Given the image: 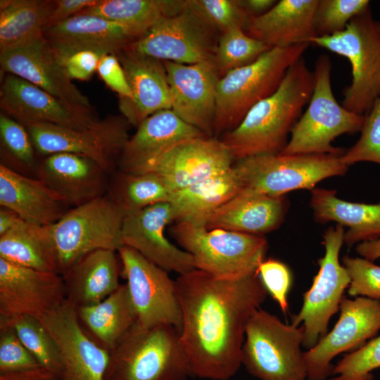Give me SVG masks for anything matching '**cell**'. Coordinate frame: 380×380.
<instances>
[{"instance_id":"cell-31","label":"cell","mask_w":380,"mask_h":380,"mask_svg":"<svg viewBox=\"0 0 380 380\" xmlns=\"http://www.w3.org/2000/svg\"><path fill=\"white\" fill-rule=\"evenodd\" d=\"M310 205L316 221L335 222L348 228L344 234L348 247L380 239V203L346 201L336 196V190L315 187Z\"/></svg>"},{"instance_id":"cell-39","label":"cell","mask_w":380,"mask_h":380,"mask_svg":"<svg viewBox=\"0 0 380 380\" xmlns=\"http://www.w3.org/2000/svg\"><path fill=\"white\" fill-rule=\"evenodd\" d=\"M0 319L11 326L42 367L61 376L63 366L58 346L39 319L23 315Z\"/></svg>"},{"instance_id":"cell-18","label":"cell","mask_w":380,"mask_h":380,"mask_svg":"<svg viewBox=\"0 0 380 380\" xmlns=\"http://www.w3.org/2000/svg\"><path fill=\"white\" fill-rule=\"evenodd\" d=\"M163 63L171 110L186 123L208 137H214L217 89L221 78L214 63Z\"/></svg>"},{"instance_id":"cell-30","label":"cell","mask_w":380,"mask_h":380,"mask_svg":"<svg viewBox=\"0 0 380 380\" xmlns=\"http://www.w3.org/2000/svg\"><path fill=\"white\" fill-rule=\"evenodd\" d=\"M319 0H281L267 12L251 17L246 33L270 47L308 43L317 37L315 14Z\"/></svg>"},{"instance_id":"cell-11","label":"cell","mask_w":380,"mask_h":380,"mask_svg":"<svg viewBox=\"0 0 380 380\" xmlns=\"http://www.w3.org/2000/svg\"><path fill=\"white\" fill-rule=\"evenodd\" d=\"M220 33L188 0L175 15L163 17L131 49L163 61L182 64L213 62Z\"/></svg>"},{"instance_id":"cell-22","label":"cell","mask_w":380,"mask_h":380,"mask_svg":"<svg viewBox=\"0 0 380 380\" xmlns=\"http://www.w3.org/2000/svg\"><path fill=\"white\" fill-rule=\"evenodd\" d=\"M65 290L61 274L11 263L0 258V316L39 318L60 305Z\"/></svg>"},{"instance_id":"cell-19","label":"cell","mask_w":380,"mask_h":380,"mask_svg":"<svg viewBox=\"0 0 380 380\" xmlns=\"http://www.w3.org/2000/svg\"><path fill=\"white\" fill-rule=\"evenodd\" d=\"M1 70L16 75L69 103L91 108L87 96L72 82L63 62L38 36L0 51Z\"/></svg>"},{"instance_id":"cell-13","label":"cell","mask_w":380,"mask_h":380,"mask_svg":"<svg viewBox=\"0 0 380 380\" xmlns=\"http://www.w3.org/2000/svg\"><path fill=\"white\" fill-rule=\"evenodd\" d=\"M21 123V122H20ZM28 131L40 156L72 153L87 156L108 173L115 172L129 138L130 125L122 116L101 120L85 129H74L43 122L22 123Z\"/></svg>"},{"instance_id":"cell-7","label":"cell","mask_w":380,"mask_h":380,"mask_svg":"<svg viewBox=\"0 0 380 380\" xmlns=\"http://www.w3.org/2000/svg\"><path fill=\"white\" fill-rule=\"evenodd\" d=\"M304 329L258 308L246 324L241 362L260 380H307L301 351Z\"/></svg>"},{"instance_id":"cell-34","label":"cell","mask_w":380,"mask_h":380,"mask_svg":"<svg viewBox=\"0 0 380 380\" xmlns=\"http://www.w3.org/2000/svg\"><path fill=\"white\" fill-rule=\"evenodd\" d=\"M0 258L17 265L59 274L49 226L33 224L21 218L0 236Z\"/></svg>"},{"instance_id":"cell-55","label":"cell","mask_w":380,"mask_h":380,"mask_svg":"<svg viewBox=\"0 0 380 380\" xmlns=\"http://www.w3.org/2000/svg\"><path fill=\"white\" fill-rule=\"evenodd\" d=\"M376 27H377L378 32H379V33L380 34V23L376 22Z\"/></svg>"},{"instance_id":"cell-9","label":"cell","mask_w":380,"mask_h":380,"mask_svg":"<svg viewBox=\"0 0 380 380\" xmlns=\"http://www.w3.org/2000/svg\"><path fill=\"white\" fill-rule=\"evenodd\" d=\"M125 213L106 194L71 208L49 226L58 273L61 275L82 255L98 249L118 251L123 246L122 226Z\"/></svg>"},{"instance_id":"cell-36","label":"cell","mask_w":380,"mask_h":380,"mask_svg":"<svg viewBox=\"0 0 380 380\" xmlns=\"http://www.w3.org/2000/svg\"><path fill=\"white\" fill-rule=\"evenodd\" d=\"M56 0H1L0 51L42 35Z\"/></svg>"},{"instance_id":"cell-17","label":"cell","mask_w":380,"mask_h":380,"mask_svg":"<svg viewBox=\"0 0 380 380\" xmlns=\"http://www.w3.org/2000/svg\"><path fill=\"white\" fill-rule=\"evenodd\" d=\"M3 113L21 123L43 122L85 129L99 120L91 108L73 105L14 75L6 73L0 88Z\"/></svg>"},{"instance_id":"cell-1","label":"cell","mask_w":380,"mask_h":380,"mask_svg":"<svg viewBox=\"0 0 380 380\" xmlns=\"http://www.w3.org/2000/svg\"><path fill=\"white\" fill-rule=\"evenodd\" d=\"M182 311L180 341L192 375L228 380L242 365L248 319L266 299L258 274L222 279L194 269L175 280Z\"/></svg>"},{"instance_id":"cell-49","label":"cell","mask_w":380,"mask_h":380,"mask_svg":"<svg viewBox=\"0 0 380 380\" xmlns=\"http://www.w3.org/2000/svg\"><path fill=\"white\" fill-rule=\"evenodd\" d=\"M101 56L93 51H80L67 58L63 64L71 79L87 80L97 70Z\"/></svg>"},{"instance_id":"cell-35","label":"cell","mask_w":380,"mask_h":380,"mask_svg":"<svg viewBox=\"0 0 380 380\" xmlns=\"http://www.w3.org/2000/svg\"><path fill=\"white\" fill-rule=\"evenodd\" d=\"M187 2L188 0H99L77 14L94 15L116 23L140 38L163 17L182 11Z\"/></svg>"},{"instance_id":"cell-54","label":"cell","mask_w":380,"mask_h":380,"mask_svg":"<svg viewBox=\"0 0 380 380\" xmlns=\"http://www.w3.org/2000/svg\"><path fill=\"white\" fill-rule=\"evenodd\" d=\"M19 215L6 207L1 206L0 208V236L9 231L18 221Z\"/></svg>"},{"instance_id":"cell-26","label":"cell","mask_w":380,"mask_h":380,"mask_svg":"<svg viewBox=\"0 0 380 380\" xmlns=\"http://www.w3.org/2000/svg\"><path fill=\"white\" fill-rule=\"evenodd\" d=\"M125 72L133 99L121 108L123 116L137 127L148 116L171 109V98L164 63L128 46L115 55Z\"/></svg>"},{"instance_id":"cell-16","label":"cell","mask_w":380,"mask_h":380,"mask_svg":"<svg viewBox=\"0 0 380 380\" xmlns=\"http://www.w3.org/2000/svg\"><path fill=\"white\" fill-rule=\"evenodd\" d=\"M38 319L58 346L63 380H104L110 350L86 334L73 304L65 298Z\"/></svg>"},{"instance_id":"cell-47","label":"cell","mask_w":380,"mask_h":380,"mask_svg":"<svg viewBox=\"0 0 380 380\" xmlns=\"http://www.w3.org/2000/svg\"><path fill=\"white\" fill-rule=\"evenodd\" d=\"M258 276L267 293L286 314L289 309L288 294L291 287L292 276L284 262L270 258L263 260L258 269Z\"/></svg>"},{"instance_id":"cell-14","label":"cell","mask_w":380,"mask_h":380,"mask_svg":"<svg viewBox=\"0 0 380 380\" xmlns=\"http://www.w3.org/2000/svg\"><path fill=\"white\" fill-rule=\"evenodd\" d=\"M118 253L136 312V324L142 329L171 325L180 333L182 315L175 281L130 247L123 246Z\"/></svg>"},{"instance_id":"cell-40","label":"cell","mask_w":380,"mask_h":380,"mask_svg":"<svg viewBox=\"0 0 380 380\" xmlns=\"http://www.w3.org/2000/svg\"><path fill=\"white\" fill-rule=\"evenodd\" d=\"M272 49L248 35L241 27H232L220 34L215 66L222 77L227 72L247 65Z\"/></svg>"},{"instance_id":"cell-53","label":"cell","mask_w":380,"mask_h":380,"mask_svg":"<svg viewBox=\"0 0 380 380\" xmlns=\"http://www.w3.org/2000/svg\"><path fill=\"white\" fill-rule=\"evenodd\" d=\"M355 251L362 258L370 261L380 258V239L357 244Z\"/></svg>"},{"instance_id":"cell-10","label":"cell","mask_w":380,"mask_h":380,"mask_svg":"<svg viewBox=\"0 0 380 380\" xmlns=\"http://www.w3.org/2000/svg\"><path fill=\"white\" fill-rule=\"evenodd\" d=\"M331 154H266L234 162L243 189L284 196L300 189L312 190L319 182L343 175L348 167Z\"/></svg>"},{"instance_id":"cell-21","label":"cell","mask_w":380,"mask_h":380,"mask_svg":"<svg viewBox=\"0 0 380 380\" xmlns=\"http://www.w3.org/2000/svg\"><path fill=\"white\" fill-rule=\"evenodd\" d=\"M175 222L169 202L159 203L125 215L123 246L130 247L167 272L180 274L195 269L193 258L165 236L166 226Z\"/></svg>"},{"instance_id":"cell-45","label":"cell","mask_w":380,"mask_h":380,"mask_svg":"<svg viewBox=\"0 0 380 380\" xmlns=\"http://www.w3.org/2000/svg\"><path fill=\"white\" fill-rule=\"evenodd\" d=\"M342 264L350 282L347 289L350 297H366L380 300V266L364 258L346 255Z\"/></svg>"},{"instance_id":"cell-6","label":"cell","mask_w":380,"mask_h":380,"mask_svg":"<svg viewBox=\"0 0 380 380\" xmlns=\"http://www.w3.org/2000/svg\"><path fill=\"white\" fill-rule=\"evenodd\" d=\"M170 234L182 249L191 255L195 269L222 279L258 274L267 249L263 236L208 229L187 222H175Z\"/></svg>"},{"instance_id":"cell-42","label":"cell","mask_w":380,"mask_h":380,"mask_svg":"<svg viewBox=\"0 0 380 380\" xmlns=\"http://www.w3.org/2000/svg\"><path fill=\"white\" fill-rule=\"evenodd\" d=\"M380 367V335L345 355L334 367L330 380H372V372Z\"/></svg>"},{"instance_id":"cell-8","label":"cell","mask_w":380,"mask_h":380,"mask_svg":"<svg viewBox=\"0 0 380 380\" xmlns=\"http://www.w3.org/2000/svg\"><path fill=\"white\" fill-rule=\"evenodd\" d=\"M309 44L349 61L352 80L343 91L342 105L365 115L380 96V34L370 8L353 18L343 30L313 37Z\"/></svg>"},{"instance_id":"cell-25","label":"cell","mask_w":380,"mask_h":380,"mask_svg":"<svg viewBox=\"0 0 380 380\" xmlns=\"http://www.w3.org/2000/svg\"><path fill=\"white\" fill-rule=\"evenodd\" d=\"M207 136L186 123L171 109L162 110L148 116L129 137L119 158V171L144 172L156 158L178 143Z\"/></svg>"},{"instance_id":"cell-52","label":"cell","mask_w":380,"mask_h":380,"mask_svg":"<svg viewBox=\"0 0 380 380\" xmlns=\"http://www.w3.org/2000/svg\"><path fill=\"white\" fill-rule=\"evenodd\" d=\"M241 8L251 17L263 15L277 3L274 0H238Z\"/></svg>"},{"instance_id":"cell-12","label":"cell","mask_w":380,"mask_h":380,"mask_svg":"<svg viewBox=\"0 0 380 380\" xmlns=\"http://www.w3.org/2000/svg\"><path fill=\"white\" fill-rule=\"evenodd\" d=\"M345 232L338 224L325 231L322 242L325 252L318 260L319 271L303 295L300 311L292 317L291 324H302L303 327L302 346L307 350L327 334L329 320L339 311L343 293L350 282L346 269L339 261Z\"/></svg>"},{"instance_id":"cell-46","label":"cell","mask_w":380,"mask_h":380,"mask_svg":"<svg viewBox=\"0 0 380 380\" xmlns=\"http://www.w3.org/2000/svg\"><path fill=\"white\" fill-rule=\"evenodd\" d=\"M194 6L221 34L232 27L246 30L251 17L238 0H191Z\"/></svg>"},{"instance_id":"cell-33","label":"cell","mask_w":380,"mask_h":380,"mask_svg":"<svg viewBox=\"0 0 380 380\" xmlns=\"http://www.w3.org/2000/svg\"><path fill=\"white\" fill-rule=\"evenodd\" d=\"M76 311L86 334L97 344L110 351L137 322L127 284H121L101 302L76 308Z\"/></svg>"},{"instance_id":"cell-38","label":"cell","mask_w":380,"mask_h":380,"mask_svg":"<svg viewBox=\"0 0 380 380\" xmlns=\"http://www.w3.org/2000/svg\"><path fill=\"white\" fill-rule=\"evenodd\" d=\"M1 165L15 172L37 177L40 161L25 127L3 113L0 115Z\"/></svg>"},{"instance_id":"cell-2","label":"cell","mask_w":380,"mask_h":380,"mask_svg":"<svg viewBox=\"0 0 380 380\" xmlns=\"http://www.w3.org/2000/svg\"><path fill=\"white\" fill-rule=\"evenodd\" d=\"M313 86V72L303 56L289 68L272 95L257 103L234 129L220 137L234 162L281 153L310 101Z\"/></svg>"},{"instance_id":"cell-23","label":"cell","mask_w":380,"mask_h":380,"mask_svg":"<svg viewBox=\"0 0 380 380\" xmlns=\"http://www.w3.org/2000/svg\"><path fill=\"white\" fill-rule=\"evenodd\" d=\"M42 35L63 62L71 55L84 51L102 56L115 55L139 39L120 24L82 14L49 27Z\"/></svg>"},{"instance_id":"cell-43","label":"cell","mask_w":380,"mask_h":380,"mask_svg":"<svg viewBox=\"0 0 380 380\" xmlns=\"http://www.w3.org/2000/svg\"><path fill=\"white\" fill-rule=\"evenodd\" d=\"M361 134L356 143L341 156L348 167L360 162L380 164V96L365 115Z\"/></svg>"},{"instance_id":"cell-27","label":"cell","mask_w":380,"mask_h":380,"mask_svg":"<svg viewBox=\"0 0 380 380\" xmlns=\"http://www.w3.org/2000/svg\"><path fill=\"white\" fill-rule=\"evenodd\" d=\"M0 205L39 226L53 224L71 208L39 178L15 172L1 164Z\"/></svg>"},{"instance_id":"cell-3","label":"cell","mask_w":380,"mask_h":380,"mask_svg":"<svg viewBox=\"0 0 380 380\" xmlns=\"http://www.w3.org/2000/svg\"><path fill=\"white\" fill-rule=\"evenodd\" d=\"M310 44L272 48L252 63L222 77L217 89L214 137L234 129L253 106L272 95Z\"/></svg>"},{"instance_id":"cell-20","label":"cell","mask_w":380,"mask_h":380,"mask_svg":"<svg viewBox=\"0 0 380 380\" xmlns=\"http://www.w3.org/2000/svg\"><path fill=\"white\" fill-rule=\"evenodd\" d=\"M234 163L229 150L220 138L203 136L178 143L144 172L160 175L172 193L224 172Z\"/></svg>"},{"instance_id":"cell-51","label":"cell","mask_w":380,"mask_h":380,"mask_svg":"<svg viewBox=\"0 0 380 380\" xmlns=\"http://www.w3.org/2000/svg\"><path fill=\"white\" fill-rule=\"evenodd\" d=\"M0 380H63V378L43 367L25 370L18 372H13L0 375Z\"/></svg>"},{"instance_id":"cell-24","label":"cell","mask_w":380,"mask_h":380,"mask_svg":"<svg viewBox=\"0 0 380 380\" xmlns=\"http://www.w3.org/2000/svg\"><path fill=\"white\" fill-rule=\"evenodd\" d=\"M110 175L87 156L57 153L40 161L37 177L73 208L106 195Z\"/></svg>"},{"instance_id":"cell-28","label":"cell","mask_w":380,"mask_h":380,"mask_svg":"<svg viewBox=\"0 0 380 380\" xmlns=\"http://www.w3.org/2000/svg\"><path fill=\"white\" fill-rule=\"evenodd\" d=\"M288 208L284 196L242 190L218 208L208 219V229L228 231L263 236L277 229Z\"/></svg>"},{"instance_id":"cell-15","label":"cell","mask_w":380,"mask_h":380,"mask_svg":"<svg viewBox=\"0 0 380 380\" xmlns=\"http://www.w3.org/2000/svg\"><path fill=\"white\" fill-rule=\"evenodd\" d=\"M338 320L331 331L303 352L308 380H325L332 375L331 360L352 352L373 338L380 330V300L346 296L340 304Z\"/></svg>"},{"instance_id":"cell-5","label":"cell","mask_w":380,"mask_h":380,"mask_svg":"<svg viewBox=\"0 0 380 380\" xmlns=\"http://www.w3.org/2000/svg\"><path fill=\"white\" fill-rule=\"evenodd\" d=\"M331 62L327 55L315 63L314 86L308 106L294 125L280 154H331L342 156L346 150L332 146L343 134L360 132L365 115L347 110L338 103L331 88Z\"/></svg>"},{"instance_id":"cell-44","label":"cell","mask_w":380,"mask_h":380,"mask_svg":"<svg viewBox=\"0 0 380 380\" xmlns=\"http://www.w3.org/2000/svg\"><path fill=\"white\" fill-rule=\"evenodd\" d=\"M42 367L14 329L0 319V375Z\"/></svg>"},{"instance_id":"cell-37","label":"cell","mask_w":380,"mask_h":380,"mask_svg":"<svg viewBox=\"0 0 380 380\" xmlns=\"http://www.w3.org/2000/svg\"><path fill=\"white\" fill-rule=\"evenodd\" d=\"M125 215L153 204L169 202L172 191L155 172L139 174L114 172L107 193Z\"/></svg>"},{"instance_id":"cell-50","label":"cell","mask_w":380,"mask_h":380,"mask_svg":"<svg viewBox=\"0 0 380 380\" xmlns=\"http://www.w3.org/2000/svg\"><path fill=\"white\" fill-rule=\"evenodd\" d=\"M99 1L56 0V7L53 11L49 27L77 15L87 8L96 4Z\"/></svg>"},{"instance_id":"cell-4","label":"cell","mask_w":380,"mask_h":380,"mask_svg":"<svg viewBox=\"0 0 380 380\" xmlns=\"http://www.w3.org/2000/svg\"><path fill=\"white\" fill-rule=\"evenodd\" d=\"M193 376L179 331L136 324L110 351L104 380H186Z\"/></svg>"},{"instance_id":"cell-48","label":"cell","mask_w":380,"mask_h":380,"mask_svg":"<svg viewBox=\"0 0 380 380\" xmlns=\"http://www.w3.org/2000/svg\"><path fill=\"white\" fill-rule=\"evenodd\" d=\"M97 72L106 85L119 95L121 108L132 103V93L122 67L115 55L101 56Z\"/></svg>"},{"instance_id":"cell-29","label":"cell","mask_w":380,"mask_h":380,"mask_svg":"<svg viewBox=\"0 0 380 380\" xmlns=\"http://www.w3.org/2000/svg\"><path fill=\"white\" fill-rule=\"evenodd\" d=\"M118 251L98 249L82 255L62 274L65 297L76 308L103 300L121 285L122 264Z\"/></svg>"},{"instance_id":"cell-41","label":"cell","mask_w":380,"mask_h":380,"mask_svg":"<svg viewBox=\"0 0 380 380\" xmlns=\"http://www.w3.org/2000/svg\"><path fill=\"white\" fill-rule=\"evenodd\" d=\"M369 8L368 0H319L315 14L317 37L343 30L353 18Z\"/></svg>"},{"instance_id":"cell-32","label":"cell","mask_w":380,"mask_h":380,"mask_svg":"<svg viewBox=\"0 0 380 380\" xmlns=\"http://www.w3.org/2000/svg\"><path fill=\"white\" fill-rule=\"evenodd\" d=\"M243 189L239 175L233 166L227 171L201 181L170 195L175 222L205 224L209 217Z\"/></svg>"}]
</instances>
